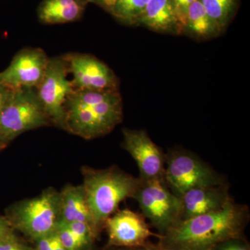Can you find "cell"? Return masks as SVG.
<instances>
[{"label":"cell","mask_w":250,"mask_h":250,"mask_svg":"<svg viewBox=\"0 0 250 250\" xmlns=\"http://www.w3.org/2000/svg\"><path fill=\"white\" fill-rule=\"evenodd\" d=\"M88 4L89 0H43L38 8V18L46 24L76 22Z\"/></svg>","instance_id":"15"},{"label":"cell","mask_w":250,"mask_h":250,"mask_svg":"<svg viewBox=\"0 0 250 250\" xmlns=\"http://www.w3.org/2000/svg\"><path fill=\"white\" fill-rule=\"evenodd\" d=\"M56 233L59 240L67 250H86L90 247L85 245L83 241H81L68 227L66 223L59 220L55 229Z\"/></svg>","instance_id":"20"},{"label":"cell","mask_w":250,"mask_h":250,"mask_svg":"<svg viewBox=\"0 0 250 250\" xmlns=\"http://www.w3.org/2000/svg\"></svg>","instance_id":"30"},{"label":"cell","mask_w":250,"mask_h":250,"mask_svg":"<svg viewBox=\"0 0 250 250\" xmlns=\"http://www.w3.org/2000/svg\"><path fill=\"white\" fill-rule=\"evenodd\" d=\"M0 250H36L24 244L16 234L0 241Z\"/></svg>","instance_id":"24"},{"label":"cell","mask_w":250,"mask_h":250,"mask_svg":"<svg viewBox=\"0 0 250 250\" xmlns=\"http://www.w3.org/2000/svg\"><path fill=\"white\" fill-rule=\"evenodd\" d=\"M132 250H172L169 249V248H166V246H163L160 243L158 244H152V243H149V241L146 243L145 246L140 247V248H134V249H131Z\"/></svg>","instance_id":"28"},{"label":"cell","mask_w":250,"mask_h":250,"mask_svg":"<svg viewBox=\"0 0 250 250\" xmlns=\"http://www.w3.org/2000/svg\"><path fill=\"white\" fill-rule=\"evenodd\" d=\"M165 156L164 182L177 196L195 188L225 184L218 172L189 151L173 149Z\"/></svg>","instance_id":"5"},{"label":"cell","mask_w":250,"mask_h":250,"mask_svg":"<svg viewBox=\"0 0 250 250\" xmlns=\"http://www.w3.org/2000/svg\"><path fill=\"white\" fill-rule=\"evenodd\" d=\"M196 0H171L177 20L184 31L188 14L192 3Z\"/></svg>","instance_id":"22"},{"label":"cell","mask_w":250,"mask_h":250,"mask_svg":"<svg viewBox=\"0 0 250 250\" xmlns=\"http://www.w3.org/2000/svg\"><path fill=\"white\" fill-rule=\"evenodd\" d=\"M179 197L180 221L218 211L232 200L226 184L195 188L188 190Z\"/></svg>","instance_id":"13"},{"label":"cell","mask_w":250,"mask_h":250,"mask_svg":"<svg viewBox=\"0 0 250 250\" xmlns=\"http://www.w3.org/2000/svg\"><path fill=\"white\" fill-rule=\"evenodd\" d=\"M68 70L64 55L49 59L43 78L36 88L46 113L52 125L63 129L65 101L74 90L67 78Z\"/></svg>","instance_id":"8"},{"label":"cell","mask_w":250,"mask_h":250,"mask_svg":"<svg viewBox=\"0 0 250 250\" xmlns=\"http://www.w3.org/2000/svg\"><path fill=\"white\" fill-rule=\"evenodd\" d=\"M7 213L14 229L36 241L55 231L61 216L60 192L47 189L39 196L18 202Z\"/></svg>","instance_id":"4"},{"label":"cell","mask_w":250,"mask_h":250,"mask_svg":"<svg viewBox=\"0 0 250 250\" xmlns=\"http://www.w3.org/2000/svg\"><path fill=\"white\" fill-rule=\"evenodd\" d=\"M35 242L36 250H67L59 240L55 231L41 237Z\"/></svg>","instance_id":"21"},{"label":"cell","mask_w":250,"mask_h":250,"mask_svg":"<svg viewBox=\"0 0 250 250\" xmlns=\"http://www.w3.org/2000/svg\"><path fill=\"white\" fill-rule=\"evenodd\" d=\"M139 26L159 34H184L171 0H149Z\"/></svg>","instance_id":"14"},{"label":"cell","mask_w":250,"mask_h":250,"mask_svg":"<svg viewBox=\"0 0 250 250\" xmlns=\"http://www.w3.org/2000/svg\"><path fill=\"white\" fill-rule=\"evenodd\" d=\"M49 60L43 49H23L15 55L9 66L0 72V83L14 90L36 88L43 78Z\"/></svg>","instance_id":"10"},{"label":"cell","mask_w":250,"mask_h":250,"mask_svg":"<svg viewBox=\"0 0 250 250\" xmlns=\"http://www.w3.org/2000/svg\"><path fill=\"white\" fill-rule=\"evenodd\" d=\"M60 220L67 223L74 222L88 223L95 230L82 185L66 186L60 192Z\"/></svg>","instance_id":"16"},{"label":"cell","mask_w":250,"mask_h":250,"mask_svg":"<svg viewBox=\"0 0 250 250\" xmlns=\"http://www.w3.org/2000/svg\"><path fill=\"white\" fill-rule=\"evenodd\" d=\"M249 218L248 207L232 200L218 211L179 221L159 243L172 250H212L222 242L242 237Z\"/></svg>","instance_id":"1"},{"label":"cell","mask_w":250,"mask_h":250,"mask_svg":"<svg viewBox=\"0 0 250 250\" xmlns=\"http://www.w3.org/2000/svg\"><path fill=\"white\" fill-rule=\"evenodd\" d=\"M15 229L6 216H0V241L14 236Z\"/></svg>","instance_id":"25"},{"label":"cell","mask_w":250,"mask_h":250,"mask_svg":"<svg viewBox=\"0 0 250 250\" xmlns=\"http://www.w3.org/2000/svg\"><path fill=\"white\" fill-rule=\"evenodd\" d=\"M122 146L136 161L143 181L164 180L166 156L145 130H123Z\"/></svg>","instance_id":"11"},{"label":"cell","mask_w":250,"mask_h":250,"mask_svg":"<svg viewBox=\"0 0 250 250\" xmlns=\"http://www.w3.org/2000/svg\"><path fill=\"white\" fill-rule=\"evenodd\" d=\"M212 250H250L249 243L242 237L231 238L219 243Z\"/></svg>","instance_id":"23"},{"label":"cell","mask_w":250,"mask_h":250,"mask_svg":"<svg viewBox=\"0 0 250 250\" xmlns=\"http://www.w3.org/2000/svg\"><path fill=\"white\" fill-rule=\"evenodd\" d=\"M149 0H118L112 16L128 26H139Z\"/></svg>","instance_id":"18"},{"label":"cell","mask_w":250,"mask_h":250,"mask_svg":"<svg viewBox=\"0 0 250 250\" xmlns=\"http://www.w3.org/2000/svg\"><path fill=\"white\" fill-rule=\"evenodd\" d=\"M63 129L91 140L109 134L123 121V98L119 90H75L65 105Z\"/></svg>","instance_id":"2"},{"label":"cell","mask_w":250,"mask_h":250,"mask_svg":"<svg viewBox=\"0 0 250 250\" xmlns=\"http://www.w3.org/2000/svg\"><path fill=\"white\" fill-rule=\"evenodd\" d=\"M10 143L11 142L6 139V136H4L1 129H0V151L3 150L7 147Z\"/></svg>","instance_id":"29"},{"label":"cell","mask_w":250,"mask_h":250,"mask_svg":"<svg viewBox=\"0 0 250 250\" xmlns=\"http://www.w3.org/2000/svg\"><path fill=\"white\" fill-rule=\"evenodd\" d=\"M82 173L87 205L98 233L121 202L134 197L142 180L114 166L103 170L84 167Z\"/></svg>","instance_id":"3"},{"label":"cell","mask_w":250,"mask_h":250,"mask_svg":"<svg viewBox=\"0 0 250 250\" xmlns=\"http://www.w3.org/2000/svg\"><path fill=\"white\" fill-rule=\"evenodd\" d=\"M68 73L75 90H119L120 82L111 67L93 55L86 54H65Z\"/></svg>","instance_id":"9"},{"label":"cell","mask_w":250,"mask_h":250,"mask_svg":"<svg viewBox=\"0 0 250 250\" xmlns=\"http://www.w3.org/2000/svg\"><path fill=\"white\" fill-rule=\"evenodd\" d=\"M104 227L110 246L134 249L145 246L150 237L161 238L150 231L143 214L129 209L116 211L107 219Z\"/></svg>","instance_id":"12"},{"label":"cell","mask_w":250,"mask_h":250,"mask_svg":"<svg viewBox=\"0 0 250 250\" xmlns=\"http://www.w3.org/2000/svg\"><path fill=\"white\" fill-rule=\"evenodd\" d=\"M223 31L206 12L200 0L190 6L184 34L197 41H207L218 37Z\"/></svg>","instance_id":"17"},{"label":"cell","mask_w":250,"mask_h":250,"mask_svg":"<svg viewBox=\"0 0 250 250\" xmlns=\"http://www.w3.org/2000/svg\"><path fill=\"white\" fill-rule=\"evenodd\" d=\"M117 1L118 0H89V2L98 5L105 11L111 14Z\"/></svg>","instance_id":"27"},{"label":"cell","mask_w":250,"mask_h":250,"mask_svg":"<svg viewBox=\"0 0 250 250\" xmlns=\"http://www.w3.org/2000/svg\"><path fill=\"white\" fill-rule=\"evenodd\" d=\"M206 12L224 31L236 14L238 0H200Z\"/></svg>","instance_id":"19"},{"label":"cell","mask_w":250,"mask_h":250,"mask_svg":"<svg viewBox=\"0 0 250 250\" xmlns=\"http://www.w3.org/2000/svg\"><path fill=\"white\" fill-rule=\"evenodd\" d=\"M52 125L36 88L14 90L0 114V129L10 142L23 133Z\"/></svg>","instance_id":"6"},{"label":"cell","mask_w":250,"mask_h":250,"mask_svg":"<svg viewBox=\"0 0 250 250\" xmlns=\"http://www.w3.org/2000/svg\"><path fill=\"white\" fill-rule=\"evenodd\" d=\"M14 89L0 83V114L14 93Z\"/></svg>","instance_id":"26"},{"label":"cell","mask_w":250,"mask_h":250,"mask_svg":"<svg viewBox=\"0 0 250 250\" xmlns=\"http://www.w3.org/2000/svg\"><path fill=\"white\" fill-rule=\"evenodd\" d=\"M169 189L161 179L142 180L133 197L139 203L143 216L149 219L160 236L165 234L181 219L180 197Z\"/></svg>","instance_id":"7"}]
</instances>
